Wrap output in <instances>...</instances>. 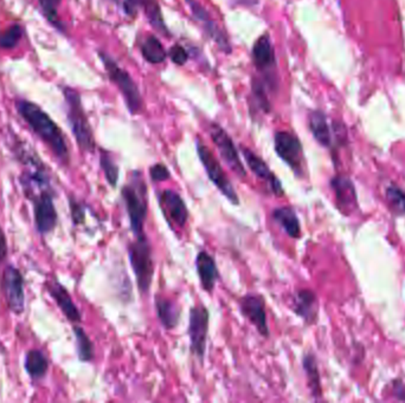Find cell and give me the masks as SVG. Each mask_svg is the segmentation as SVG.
<instances>
[{"instance_id":"1f68e13d","label":"cell","mask_w":405,"mask_h":403,"mask_svg":"<svg viewBox=\"0 0 405 403\" xmlns=\"http://www.w3.org/2000/svg\"><path fill=\"white\" fill-rule=\"evenodd\" d=\"M150 177H151V180L155 184H158V182L169 180L171 173L166 166L162 165V163H157V165H153L150 168Z\"/></svg>"},{"instance_id":"5bb4252c","label":"cell","mask_w":405,"mask_h":403,"mask_svg":"<svg viewBox=\"0 0 405 403\" xmlns=\"http://www.w3.org/2000/svg\"><path fill=\"white\" fill-rule=\"evenodd\" d=\"M186 3L189 5L193 17L203 27L205 34L213 39V42L216 43L220 50L227 52V54H230L232 52V45L229 43L228 37L224 34L223 31L220 30V27L213 22L211 15H208V12L198 3L197 0H186Z\"/></svg>"},{"instance_id":"e575fe53","label":"cell","mask_w":405,"mask_h":403,"mask_svg":"<svg viewBox=\"0 0 405 403\" xmlns=\"http://www.w3.org/2000/svg\"><path fill=\"white\" fill-rule=\"evenodd\" d=\"M70 210H71V218L75 225H81L85 223V207L73 198L70 199Z\"/></svg>"},{"instance_id":"e0dca14e","label":"cell","mask_w":405,"mask_h":403,"mask_svg":"<svg viewBox=\"0 0 405 403\" xmlns=\"http://www.w3.org/2000/svg\"><path fill=\"white\" fill-rule=\"evenodd\" d=\"M331 186L336 193V205L343 214L348 215L357 207L355 186L346 177H336L331 180Z\"/></svg>"},{"instance_id":"3957f363","label":"cell","mask_w":405,"mask_h":403,"mask_svg":"<svg viewBox=\"0 0 405 403\" xmlns=\"http://www.w3.org/2000/svg\"><path fill=\"white\" fill-rule=\"evenodd\" d=\"M64 100L66 104V117L73 136L76 138L78 147L83 152L93 153L95 149V140L93 131L90 127L88 117L85 115V109L82 107L81 97L73 89L66 87L63 88Z\"/></svg>"},{"instance_id":"f1b7e54d","label":"cell","mask_w":405,"mask_h":403,"mask_svg":"<svg viewBox=\"0 0 405 403\" xmlns=\"http://www.w3.org/2000/svg\"><path fill=\"white\" fill-rule=\"evenodd\" d=\"M100 165L101 168L104 170L106 180L108 181V184L112 187H115L118 181H119V167L111 158V155L104 150H101Z\"/></svg>"},{"instance_id":"d6a6232c","label":"cell","mask_w":405,"mask_h":403,"mask_svg":"<svg viewBox=\"0 0 405 403\" xmlns=\"http://www.w3.org/2000/svg\"><path fill=\"white\" fill-rule=\"evenodd\" d=\"M388 199L390 203L399 208L401 211L405 212V193L397 187H389L386 191Z\"/></svg>"},{"instance_id":"7c38bea8","label":"cell","mask_w":405,"mask_h":403,"mask_svg":"<svg viewBox=\"0 0 405 403\" xmlns=\"http://www.w3.org/2000/svg\"><path fill=\"white\" fill-rule=\"evenodd\" d=\"M241 314L256 328L263 337H269L270 331L267 323L266 303L261 295L248 293L239 300Z\"/></svg>"},{"instance_id":"30bf717a","label":"cell","mask_w":405,"mask_h":403,"mask_svg":"<svg viewBox=\"0 0 405 403\" xmlns=\"http://www.w3.org/2000/svg\"><path fill=\"white\" fill-rule=\"evenodd\" d=\"M1 288L4 292L8 307L15 314H22L25 307V293H24V279L20 270L8 265L5 269L1 278Z\"/></svg>"},{"instance_id":"83f0119b","label":"cell","mask_w":405,"mask_h":403,"mask_svg":"<svg viewBox=\"0 0 405 403\" xmlns=\"http://www.w3.org/2000/svg\"><path fill=\"white\" fill-rule=\"evenodd\" d=\"M73 334L76 338L78 358L83 362L92 361L94 358V346L88 335L78 325L73 327Z\"/></svg>"},{"instance_id":"8992f818","label":"cell","mask_w":405,"mask_h":403,"mask_svg":"<svg viewBox=\"0 0 405 403\" xmlns=\"http://www.w3.org/2000/svg\"><path fill=\"white\" fill-rule=\"evenodd\" d=\"M197 153L201 163L204 166L205 172L208 174L210 181L216 186L217 189L223 194L232 205H239V198L236 192L232 181L229 180L228 175L222 168L220 161L213 155V152L208 149V146L197 140Z\"/></svg>"},{"instance_id":"52a82bcc","label":"cell","mask_w":405,"mask_h":403,"mask_svg":"<svg viewBox=\"0 0 405 403\" xmlns=\"http://www.w3.org/2000/svg\"><path fill=\"white\" fill-rule=\"evenodd\" d=\"M210 314L204 305L191 307L190 310L189 337L191 353L204 363L208 341Z\"/></svg>"},{"instance_id":"4fadbf2b","label":"cell","mask_w":405,"mask_h":403,"mask_svg":"<svg viewBox=\"0 0 405 403\" xmlns=\"http://www.w3.org/2000/svg\"><path fill=\"white\" fill-rule=\"evenodd\" d=\"M159 203L171 225L179 228L185 226L189 219V210L182 196L172 189H165L159 194Z\"/></svg>"},{"instance_id":"6da1fadb","label":"cell","mask_w":405,"mask_h":403,"mask_svg":"<svg viewBox=\"0 0 405 403\" xmlns=\"http://www.w3.org/2000/svg\"><path fill=\"white\" fill-rule=\"evenodd\" d=\"M16 109L20 117L43 142L50 148L55 156L63 163H69V148L66 138L61 128L52 121L50 116L37 104L23 98L17 101Z\"/></svg>"},{"instance_id":"2e32d148","label":"cell","mask_w":405,"mask_h":403,"mask_svg":"<svg viewBox=\"0 0 405 403\" xmlns=\"http://www.w3.org/2000/svg\"><path fill=\"white\" fill-rule=\"evenodd\" d=\"M47 290L50 293V296L54 298L58 307L61 309L63 315L66 316L70 322H81V312H78V307L71 300L69 292L66 291V288L61 283H58L57 279L48 281Z\"/></svg>"},{"instance_id":"4dcf8cb0","label":"cell","mask_w":405,"mask_h":403,"mask_svg":"<svg viewBox=\"0 0 405 403\" xmlns=\"http://www.w3.org/2000/svg\"><path fill=\"white\" fill-rule=\"evenodd\" d=\"M23 35V31L20 25H12L4 32H0V47L4 49H13L20 43Z\"/></svg>"},{"instance_id":"4316f807","label":"cell","mask_w":405,"mask_h":403,"mask_svg":"<svg viewBox=\"0 0 405 403\" xmlns=\"http://www.w3.org/2000/svg\"><path fill=\"white\" fill-rule=\"evenodd\" d=\"M135 1H136L138 6H141L145 10V13H146L150 23L152 24V27L164 35H169V31H167L166 25L162 20V11H160L157 0H135Z\"/></svg>"},{"instance_id":"9a60e30c","label":"cell","mask_w":405,"mask_h":403,"mask_svg":"<svg viewBox=\"0 0 405 403\" xmlns=\"http://www.w3.org/2000/svg\"><path fill=\"white\" fill-rule=\"evenodd\" d=\"M241 152H242L244 160L247 162L248 167L250 168L251 172L268 184L270 192L276 196H283L285 191L282 187L281 181L278 180L276 175L271 172L269 166L267 165L259 155H256L253 150L249 149L247 147H241Z\"/></svg>"},{"instance_id":"d590c367","label":"cell","mask_w":405,"mask_h":403,"mask_svg":"<svg viewBox=\"0 0 405 403\" xmlns=\"http://www.w3.org/2000/svg\"><path fill=\"white\" fill-rule=\"evenodd\" d=\"M170 57L173 63H176L177 66H184L186 61H187V52H186L185 49L180 45L172 46V49L170 50Z\"/></svg>"},{"instance_id":"7402d4cb","label":"cell","mask_w":405,"mask_h":403,"mask_svg":"<svg viewBox=\"0 0 405 403\" xmlns=\"http://www.w3.org/2000/svg\"><path fill=\"white\" fill-rule=\"evenodd\" d=\"M273 219L285 230L290 238L297 239L301 237L300 221L293 208L288 206L275 208L273 212Z\"/></svg>"},{"instance_id":"8d00e7d4","label":"cell","mask_w":405,"mask_h":403,"mask_svg":"<svg viewBox=\"0 0 405 403\" xmlns=\"http://www.w3.org/2000/svg\"><path fill=\"white\" fill-rule=\"evenodd\" d=\"M116 3L124 10L125 13L127 15H134L138 4L135 0H115Z\"/></svg>"},{"instance_id":"7a4b0ae2","label":"cell","mask_w":405,"mask_h":403,"mask_svg":"<svg viewBox=\"0 0 405 403\" xmlns=\"http://www.w3.org/2000/svg\"><path fill=\"white\" fill-rule=\"evenodd\" d=\"M121 196L126 205L131 230H133L135 237L145 235L143 225L147 218L148 196L146 184L139 172L133 173L131 181L125 184L121 189Z\"/></svg>"},{"instance_id":"f546056e","label":"cell","mask_w":405,"mask_h":403,"mask_svg":"<svg viewBox=\"0 0 405 403\" xmlns=\"http://www.w3.org/2000/svg\"><path fill=\"white\" fill-rule=\"evenodd\" d=\"M43 13L47 17L48 22L58 30H63V24L58 17V8L61 0H38Z\"/></svg>"},{"instance_id":"5b68a950","label":"cell","mask_w":405,"mask_h":403,"mask_svg":"<svg viewBox=\"0 0 405 403\" xmlns=\"http://www.w3.org/2000/svg\"><path fill=\"white\" fill-rule=\"evenodd\" d=\"M99 54L106 71L109 75V78L112 80L113 83H115L121 94L124 95L129 112L132 114L139 112L140 108L143 105V100L138 85L132 80L129 73L125 71L122 68H120L119 64L108 54L104 52H99Z\"/></svg>"},{"instance_id":"d6986e66","label":"cell","mask_w":405,"mask_h":403,"mask_svg":"<svg viewBox=\"0 0 405 403\" xmlns=\"http://www.w3.org/2000/svg\"><path fill=\"white\" fill-rule=\"evenodd\" d=\"M294 312L306 323L312 324L318 317V298L311 290H299L293 300Z\"/></svg>"},{"instance_id":"836d02e7","label":"cell","mask_w":405,"mask_h":403,"mask_svg":"<svg viewBox=\"0 0 405 403\" xmlns=\"http://www.w3.org/2000/svg\"><path fill=\"white\" fill-rule=\"evenodd\" d=\"M253 92H254L255 97H256V100L260 103V107L262 108L264 112H268L269 110V102H268L266 91H264V88H263L261 82L256 81V80L253 81Z\"/></svg>"},{"instance_id":"ac0fdd59","label":"cell","mask_w":405,"mask_h":403,"mask_svg":"<svg viewBox=\"0 0 405 403\" xmlns=\"http://www.w3.org/2000/svg\"><path fill=\"white\" fill-rule=\"evenodd\" d=\"M196 269H197L201 288L205 292L211 293L220 278L216 261L213 256H210L206 251H201L196 258Z\"/></svg>"},{"instance_id":"484cf974","label":"cell","mask_w":405,"mask_h":403,"mask_svg":"<svg viewBox=\"0 0 405 403\" xmlns=\"http://www.w3.org/2000/svg\"><path fill=\"white\" fill-rule=\"evenodd\" d=\"M141 52H143V58L151 64H160L166 59V51L164 49L160 41L153 36H150L148 38L145 39L141 46Z\"/></svg>"},{"instance_id":"8fae6325","label":"cell","mask_w":405,"mask_h":403,"mask_svg":"<svg viewBox=\"0 0 405 403\" xmlns=\"http://www.w3.org/2000/svg\"><path fill=\"white\" fill-rule=\"evenodd\" d=\"M35 212L36 228L41 235H48L57 225V211L55 207L54 196L49 189H44L32 196Z\"/></svg>"},{"instance_id":"ba28073f","label":"cell","mask_w":405,"mask_h":403,"mask_svg":"<svg viewBox=\"0 0 405 403\" xmlns=\"http://www.w3.org/2000/svg\"><path fill=\"white\" fill-rule=\"evenodd\" d=\"M275 152L282 161L286 162L295 175L305 174V159L300 140L288 131H278L274 138Z\"/></svg>"},{"instance_id":"cb8c5ba5","label":"cell","mask_w":405,"mask_h":403,"mask_svg":"<svg viewBox=\"0 0 405 403\" xmlns=\"http://www.w3.org/2000/svg\"><path fill=\"white\" fill-rule=\"evenodd\" d=\"M25 369L32 379L39 380L47 375L49 362L41 350H30L25 358Z\"/></svg>"},{"instance_id":"603a6c76","label":"cell","mask_w":405,"mask_h":403,"mask_svg":"<svg viewBox=\"0 0 405 403\" xmlns=\"http://www.w3.org/2000/svg\"><path fill=\"white\" fill-rule=\"evenodd\" d=\"M309 131H312L313 136L318 143L322 147H331L332 145V133L328 126L327 117L320 110L311 112L308 119Z\"/></svg>"},{"instance_id":"d4e9b609","label":"cell","mask_w":405,"mask_h":403,"mask_svg":"<svg viewBox=\"0 0 405 403\" xmlns=\"http://www.w3.org/2000/svg\"><path fill=\"white\" fill-rule=\"evenodd\" d=\"M302 365H304V369H305L306 376H307V381H308L311 392H312L314 397H320V375H319L317 360L313 356L312 353H307V355L304 356Z\"/></svg>"},{"instance_id":"277c9868","label":"cell","mask_w":405,"mask_h":403,"mask_svg":"<svg viewBox=\"0 0 405 403\" xmlns=\"http://www.w3.org/2000/svg\"><path fill=\"white\" fill-rule=\"evenodd\" d=\"M128 257L132 269L136 278L140 293L147 295L151 288L155 277V261L152 257V249L146 235L135 237V240L127 246Z\"/></svg>"},{"instance_id":"9c48e42d","label":"cell","mask_w":405,"mask_h":403,"mask_svg":"<svg viewBox=\"0 0 405 403\" xmlns=\"http://www.w3.org/2000/svg\"><path fill=\"white\" fill-rule=\"evenodd\" d=\"M210 136L213 138V143L216 145L224 162L232 169V172L239 177H246L247 170L244 168L243 163L239 159V150L228 133L216 123H213L210 126Z\"/></svg>"},{"instance_id":"74e56055","label":"cell","mask_w":405,"mask_h":403,"mask_svg":"<svg viewBox=\"0 0 405 403\" xmlns=\"http://www.w3.org/2000/svg\"><path fill=\"white\" fill-rule=\"evenodd\" d=\"M8 240L5 237L4 230L0 227V263H3L8 257Z\"/></svg>"},{"instance_id":"44dd1931","label":"cell","mask_w":405,"mask_h":403,"mask_svg":"<svg viewBox=\"0 0 405 403\" xmlns=\"http://www.w3.org/2000/svg\"><path fill=\"white\" fill-rule=\"evenodd\" d=\"M155 312L162 327L166 330H173L180 319V309L173 300L165 297L155 298Z\"/></svg>"},{"instance_id":"ffe728a7","label":"cell","mask_w":405,"mask_h":403,"mask_svg":"<svg viewBox=\"0 0 405 403\" xmlns=\"http://www.w3.org/2000/svg\"><path fill=\"white\" fill-rule=\"evenodd\" d=\"M253 61L260 71L268 73L275 68L274 49L271 45L269 36L260 37L253 47Z\"/></svg>"}]
</instances>
